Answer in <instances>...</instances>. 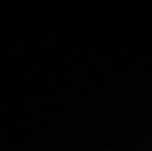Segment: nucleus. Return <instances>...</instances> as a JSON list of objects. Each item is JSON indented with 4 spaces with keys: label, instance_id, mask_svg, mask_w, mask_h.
I'll return each instance as SVG.
<instances>
[]
</instances>
